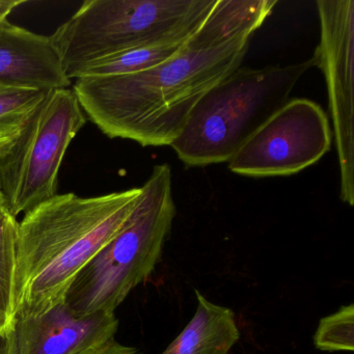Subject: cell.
Instances as JSON below:
<instances>
[{
	"mask_svg": "<svg viewBox=\"0 0 354 354\" xmlns=\"http://www.w3.org/2000/svg\"><path fill=\"white\" fill-rule=\"evenodd\" d=\"M314 67L313 57L260 69L240 67L200 99L169 147L189 167L229 162Z\"/></svg>",
	"mask_w": 354,
	"mask_h": 354,
	"instance_id": "obj_4",
	"label": "cell"
},
{
	"mask_svg": "<svg viewBox=\"0 0 354 354\" xmlns=\"http://www.w3.org/2000/svg\"><path fill=\"white\" fill-rule=\"evenodd\" d=\"M320 41L313 59L326 82L339 167V198L354 205V1L318 0Z\"/></svg>",
	"mask_w": 354,
	"mask_h": 354,
	"instance_id": "obj_8",
	"label": "cell"
},
{
	"mask_svg": "<svg viewBox=\"0 0 354 354\" xmlns=\"http://www.w3.org/2000/svg\"><path fill=\"white\" fill-rule=\"evenodd\" d=\"M86 120L72 88L51 91L0 150V194L11 215L57 196L64 157Z\"/></svg>",
	"mask_w": 354,
	"mask_h": 354,
	"instance_id": "obj_6",
	"label": "cell"
},
{
	"mask_svg": "<svg viewBox=\"0 0 354 354\" xmlns=\"http://www.w3.org/2000/svg\"><path fill=\"white\" fill-rule=\"evenodd\" d=\"M217 0H88L50 36L70 80L96 62L140 47L185 42Z\"/></svg>",
	"mask_w": 354,
	"mask_h": 354,
	"instance_id": "obj_3",
	"label": "cell"
},
{
	"mask_svg": "<svg viewBox=\"0 0 354 354\" xmlns=\"http://www.w3.org/2000/svg\"><path fill=\"white\" fill-rule=\"evenodd\" d=\"M324 109L310 99L288 101L229 160L244 177H287L318 162L333 144Z\"/></svg>",
	"mask_w": 354,
	"mask_h": 354,
	"instance_id": "obj_7",
	"label": "cell"
},
{
	"mask_svg": "<svg viewBox=\"0 0 354 354\" xmlns=\"http://www.w3.org/2000/svg\"><path fill=\"white\" fill-rule=\"evenodd\" d=\"M196 313L180 335L161 354H229L240 339L231 308L209 301L198 290Z\"/></svg>",
	"mask_w": 354,
	"mask_h": 354,
	"instance_id": "obj_11",
	"label": "cell"
},
{
	"mask_svg": "<svg viewBox=\"0 0 354 354\" xmlns=\"http://www.w3.org/2000/svg\"><path fill=\"white\" fill-rule=\"evenodd\" d=\"M18 221L7 208L0 211V330L9 333L13 325Z\"/></svg>",
	"mask_w": 354,
	"mask_h": 354,
	"instance_id": "obj_13",
	"label": "cell"
},
{
	"mask_svg": "<svg viewBox=\"0 0 354 354\" xmlns=\"http://www.w3.org/2000/svg\"><path fill=\"white\" fill-rule=\"evenodd\" d=\"M78 354H140V352L136 348L123 345L113 339Z\"/></svg>",
	"mask_w": 354,
	"mask_h": 354,
	"instance_id": "obj_16",
	"label": "cell"
},
{
	"mask_svg": "<svg viewBox=\"0 0 354 354\" xmlns=\"http://www.w3.org/2000/svg\"><path fill=\"white\" fill-rule=\"evenodd\" d=\"M142 188L82 198L59 194L18 221L13 323L65 304L84 266L122 229Z\"/></svg>",
	"mask_w": 354,
	"mask_h": 354,
	"instance_id": "obj_2",
	"label": "cell"
},
{
	"mask_svg": "<svg viewBox=\"0 0 354 354\" xmlns=\"http://www.w3.org/2000/svg\"><path fill=\"white\" fill-rule=\"evenodd\" d=\"M140 188L122 229L82 268L68 291L65 304L78 316L115 313L160 261L177 212L169 165H154Z\"/></svg>",
	"mask_w": 354,
	"mask_h": 354,
	"instance_id": "obj_5",
	"label": "cell"
},
{
	"mask_svg": "<svg viewBox=\"0 0 354 354\" xmlns=\"http://www.w3.org/2000/svg\"><path fill=\"white\" fill-rule=\"evenodd\" d=\"M8 333L0 330V354H7Z\"/></svg>",
	"mask_w": 354,
	"mask_h": 354,
	"instance_id": "obj_19",
	"label": "cell"
},
{
	"mask_svg": "<svg viewBox=\"0 0 354 354\" xmlns=\"http://www.w3.org/2000/svg\"><path fill=\"white\" fill-rule=\"evenodd\" d=\"M185 42L140 47L118 53L88 66L80 78L131 75L147 71L177 55Z\"/></svg>",
	"mask_w": 354,
	"mask_h": 354,
	"instance_id": "obj_12",
	"label": "cell"
},
{
	"mask_svg": "<svg viewBox=\"0 0 354 354\" xmlns=\"http://www.w3.org/2000/svg\"><path fill=\"white\" fill-rule=\"evenodd\" d=\"M24 3V0H0V22L7 20L10 14Z\"/></svg>",
	"mask_w": 354,
	"mask_h": 354,
	"instance_id": "obj_18",
	"label": "cell"
},
{
	"mask_svg": "<svg viewBox=\"0 0 354 354\" xmlns=\"http://www.w3.org/2000/svg\"><path fill=\"white\" fill-rule=\"evenodd\" d=\"M5 208H7V207H6L5 200H3V196L0 194V211Z\"/></svg>",
	"mask_w": 354,
	"mask_h": 354,
	"instance_id": "obj_20",
	"label": "cell"
},
{
	"mask_svg": "<svg viewBox=\"0 0 354 354\" xmlns=\"http://www.w3.org/2000/svg\"><path fill=\"white\" fill-rule=\"evenodd\" d=\"M71 86L50 37L0 22V86L49 93Z\"/></svg>",
	"mask_w": 354,
	"mask_h": 354,
	"instance_id": "obj_10",
	"label": "cell"
},
{
	"mask_svg": "<svg viewBox=\"0 0 354 354\" xmlns=\"http://www.w3.org/2000/svg\"><path fill=\"white\" fill-rule=\"evenodd\" d=\"M24 124H21V125L0 126V150L17 136Z\"/></svg>",
	"mask_w": 354,
	"mask_h": 354,
	"instance_id": "obj_17",
	"label": "cell"
},
{
	"mask_svg": "<svg viewBox=\"0 0 354 354\" xmlns=\"http://www.w3.org/2000/svg\"><path fill=\"white\" fill-rule=\"evenodd\" d=\"M314 345L321 351H353V304L342 306L337 312L320 319L314 335Z\"/></svg>",
	"mask_w": 354,
	"mask_h": 354,
	"instance_id": "obj_14",
	"label": "cell"
},
{
	"mask_svg": "<svg viewBox=\"0 0 354 354\" xmlns=\"http://www.w3.org/2000/svg\"><path fill=\"white\" fill-rule=\"evenodd\" d=\"M46 94L0 86V126L24 124Z\"/></svg>",
	"mask_w": 354,
	"mask_h": 354,
	"instance_id": "obj_15",
	"label": "cell"
},
{
	"mask_svg": "<svg viewBox=\"0 0 354 354\" xmlns=\"http://www.w3.org/2000/svg\"><path fill=\"white\" fill-rule=\"evenodd\" d=\"M119 323L115 313L78 316L59 304L43 315L16 319L7 354H78L115 339Z\"/></svg>",
	"mask_w": 354,
	"mask_h": 354,
	"instance_id": "obj_9",
	"label": "cell"
},
{
	"mask_svg": "<svg viewBox=\"0 0 354 354\" xmlns=\"http://www.w3.org/2000/svg\"><path fill=\"white\" fill-rule=\"evenodd\" d=\"M275 0H217L181 50L156 67L124 76L80 77L73 90L86 119L109 138L171 146L194 107L239 69Z\"/></svg>",
	"mask_w": 354,
	"mask_h": 354,
	"instance_id": "obj_1",
	"label": "cell"
}]
</instances>
